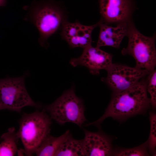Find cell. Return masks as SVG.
Returning a JSON list of instances; mask_svg holds the SVG:
<instances>
[{
	"instance_id": "1",
	"label": "cell",
	"mask_w": 156,
	"mask_h": 156,
	"mask_svg": "<svg viewBox=\"0 0 156 156\" xmlns=\"http://www.w3.org/2000/svg\"><path fill=\"white\" fill-rule=\"evenodd\" d=\"M147 81L142 80L127 90L113 92L104 114L97 120L86 124V126H99L109 117L122 121L130 117L145 113L151 105L147 96Z\"/></svg>"
},
{
	"instance_id": "2",
	"label": "cell",
	"mask_w": 156,
	"mask_h": 156,
	"mask_svg": "<svg viewBox=\"0 0 156 156\" xmlns=\"http://www.w3.org/2000/svg\"><path fill=\"white\" fill-rule=\"evenodd\" d=\"M24 20L29 21L36 28L39 34L38 42L42 47L49 46L48 40L67 20L62 9L58 5L44 3L29 10Z\"/></svg>"
},
{
	"instance_id": "3",
	"label": "cell",
	"mask_w": 156,
	"mask_h": 156,
	"mask_svg": "<svg viewBox=\"0 0 156 156\" xmlns=\"http://www.w3.org/2000/svg\"><path fill=\"white\" fill-rule=\"evenodd\" d=\"M51 122V118L44 109L23 114L17 132L23 145L26 155L31 156L35 153L45 138L49 135Z\"/></svg>"
},
{
	"instance_id": "4",
	"label": "cell",
	"mask_w": 156,
	"mask_h": 156,
	"mask_svg": "<svg viewBox=\"0 0 156 156\" xmlns=\"http://www.w3.org/2000/svg\"><path fill=\"white\" fill-rule=\"evenodd\" d=\"M126 36L128 44L126 48L122 49V55L132 56L135 60L136 67L149 73L153 71L156 64L155 34L152 37L144 36L131 22Z\"/></svg>"
},
{
	"instance_id": "5",
	"label": "cell",
	"mask_w": 156,
	"mask_h": 156,
	"mask_svg": "<svg viewBox=\"0 0 156 156\" xmlns=\"http://www.w3.org/2000/svg\"><path fill=\"white\" fill-rule=\"evenodd\" d=\"M51 119L60 125L66 122L74 123L81 128L86 120L82 100L77 97L74 87L65 91L60 97L44 109Z\"/></svg>"
},
{
	"instance_id": "6",
	"label": "cell",
	"mask_w": 156,
	"mask_h": 156,
	"mask_svg": "<svg viewBox=\"0 0 156 156\" xmlns=\"http://www.w3.org/2000/svg\"><path fill=\"white\" fill-rule=\"evenodd\" d=\"M27 74L0 79V103L3 109L20 112L26 106L40 107L33 100L26 89L25 81Z\"/></svg>"
},
{
	"instance_id": "7",
	"label": "cell",
	"mask_w": 156,
	"mask_h": 156,
	"mask_svg": "<svg viewBox=\"0 0 156 156\" xmlns=\"http://www.w3.org/2000/svg\"><path fill=\"white\" fill-rule=\"evenodd\" d=\"M107 75L103 78L113 92L127 90L136 84L149 73L135 67L113 64L107 70Z\"/></svg>"
},
{
	"instance_id": "8",
	"label": "cell",
	"mask_w": 156,
	"mask_h": 156,
	"mask_svg": "<svg viewBox=\"0 0 156 156\" xmlns=\"http://www.w3.org/2000/svg\"><path fill=\"white\" fill-rule=\"evenodd\" d=\"M112 55L92 45L83 49L81 55L73 58L70 61L73 67L81 66L87 68L93 75H98L100 70H107L112 65Z\"/></svg>"
},
{
	"instance_id": "9",
	"label": "cell",
	"mask_w": 156,
	"mask_h": 156,
	"mask_svg": "<svg viewBox=\"0 0 156 156\" xmlns=\"http://www.w3.org/2000/svg\"><path fill=\"white\" fill-rule=\"evenodd\" d=\"M101 20L107 23L129 22L132 15V0H99Z\"/></svg>"
},
{
	"instance_id": "10",
	"label": "cell",
	"mask_w": 156,
	"mask_h": 156,
	"mask_svg": "<svg viewBox=\"0 0 156 156\" xmlns=\"http://www.w3.org/2000/svg\"><path fill=\"white\" fill-rule=\"evenodd\" d=\"M83 145L86 156H107L112 155L111 139L101 132H96L84 130Z\"/></svg>"
},
{
	"instance_id": "11",
	"label": "cell",
	"mask_w": 156,
	"mask_h": 156,
	"mask_svg": "<svg viewBox=\"0 0 156 156\" xmlns=\"http://www.w3.org/2000/svg\"><path fill=\"white\" fill-rule=\"evenodd\" d=\"M99 21L98 26L100 29L96 47L119 48L123 38L127 36L131 22L119 23L116 26L112 27L101 20Z\"/></svg>"
},
{
	"instance_id": "12",
	"label": "cell",
	"mask_w": 156,
	"mask_h": 156,
	"mask_svg": "<svg viewBox=\"0 0 156 156\" xmlns=\"http://www.w3.org/2000/svg\"><path fill=\"white\" fill-rule=\"evenodd\" d=\"M71 136L69 130L58 137L49 135L42 142L35 153L38 156H55L62 144Z\"/></svg>"
},
{
	"instance_id": "13",
	"label": "cell",
	"mask_w": 156,
	"mask_h": 156,
	"mask_svg": "<svg viewBox=\"0 0 156 156\" xmlns=\"http://www.w3.org/2000/svg\"><path fill=\"white\" fill-rule=\"evenodd\" d=\"M3 141L0 144V156H13L19 150L17 144L19 139L14 127L9 128L1 137Z\"/></svg>"
},
{
	"instance_id": "14",
	"label": "cell",
	"mask_w": 156,
	"mask_h": 156,
	"mask_svg": "<svg viewBox=\"0 0 156 156\" xmlns=\"http://www.w3.org/2000/svg\"><path fill=\"white\" fill-rule=\"evenodd\" d=\"M99 21L93 25H82L76 35L66 42L71 48L80 47L83 49L91 45V34L93 29L98 26Z\"/></svg>"
},
{
	"instance_id": "15",
	"label": "cell",
	"mask_w": 156,
	"mask_h": 156,
	"mask_svg": "<svg viewBox=\"0 0 156 156\" xmlns=\"http://www.w3.org/2000/svg\"><path fill=\"white\" fill-rule=\"evenodd\" d=\"M85 155L83 139L76 140L73 138L72 136L62 144L55 155L57 156Z\"/></svg>"
},
{
	"instance_id": "16",
	"label": "cell",
	"mask_w": 156,
	"mask_h": 156,
	"mask_svg": "<svg viewBox=\"0 0 156 156\" xmlns=\"http://www.w3.org/2000/svg\"><path fill=\"white\" fill-rule=\"evenodd\" d=\"M148 149L146 142L133 148H120L113 150L112 155L117 156H149Z\"/></svg>"
},
{
	"instance_id": "17",
	"label": "cell",
	"mask_w": 156,
	"mask_h": 156,
	"mask_svg": "<svg viewBox=\"0 0 156 156\" xmlns=\"http://www.w3.org/2000/svg\"><path fill=\"white\" fill-rule=\"evenodd\" d=\"M150 129L149 135L146 142L149 153L153 156L156 154V114L154 111L149 112Z\"/></svg>"
},
{
	"instance_id": "18",
	"label": "cell",
	"mask_w": 156,
	"mask_h": 156,
	"mask_svg": "<svg viewBox=\"0 0 156 156\" xmlns=\"http://www.w3.org/2000/svg\"><path fill=\"white\" fill-rule=\"evenodd\" d=\"M82 24L78 21L70 23L66 21L63 24L61 33L62 38L66 41L75 36Z\"/></svg>"
},
{
	"instance_id": "19",
	"label": "cell",
	"mask_w": 156,
	"mask_h": 156,
	"mask_svg": "<svg viewBox=\"0 0 156 156\" xmlns=\"http://www.w3.org/2000/svg\"><path fill=\"white\" fill-rule=\"evenodd\" d=\"M146 90L150 94V105L152 109L156 107V70L155 69L148 74Z\"/></svg>"
},
{
	"instance_id": "20",
	"label": "cell",
	"mask_w": 156,
	"mask_h": 156,
	"mask_svg": "<svg viewBox=\"0 0 156 156\" xmlns=\"http://www.w3.org/2000/svg\"><path fill=\"white\" fill-rule=\"evenodd\" d=\"M6 0H0V7L5 5Z\"/></svg>"
},
{
	"instance_id": "21",
	"label": "cell",
	"mask_w": 156,
	"mask_h": 156,
	"mask_svg": "<svg viewBox=\"0 0 156 156\" xmlns=\"http://www.w3.org/2000/svg\"><path fill=\"white\" fill-rule=\"evenodd\" d=\"M3 109L0 103V110Z\"/></svg>"
}]
</instances>
